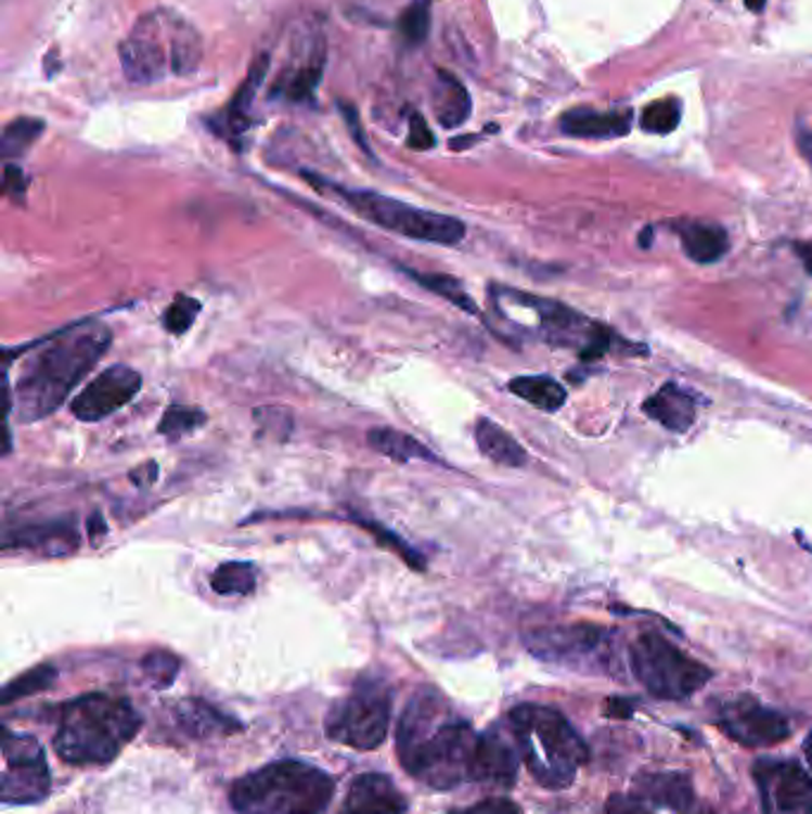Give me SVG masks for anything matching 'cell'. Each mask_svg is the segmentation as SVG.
Returning <instances> with one entry per match:
<instances>
[{
    "instance_id": "obj_48",
    "label": "cell",
    "mask_w": 812,
    "mask_h": 814,
    "mask_svg": "<svg viewBox=\"0 0 812 814\" xmlns=\"http://www.w3.org/2000/svg\"><path fill=\"white\" fill-rule=\"evenodd\" d=\"M744 3H746V8H748V10H753V12H762V10H765V3H768V0H744Z\"/></svg>"
},
{
    "instance_id": "obj_22",
    "label": "cell",
    "mask_w": 812,
    "mask_h": 814,
    "mask_svg": "<svg viewBox=\"0 0 812 814\" xmlns=\"http://www.w3.org/2000/svg\"><path fill=\"white\" fill-rule=\"evenodd\" d=\"M679 236H682L684 253L698 264L718 262L730 250V236L720 224L684 222L679 224Z\"/></svg>"
},
{
    "instance_id": "obj_46",
    "label": "cell",
    "mask_w": 812,
    "mask_h": 814,
    "mask_svg": "<svg viewBox=\"0 0 812 814\" xmlns=\"http://www.w3.org/2000/svg\"><path fill=\"white\" fill-rule=\"evenodd\" d=\"M798 148H801L803 157L812 165V131L803 129L801 133H798Z\"/></svg>"
},
{
    "instance_id": "obj_21",
    "label": "cell",
    "mask_w": 812,
    "mask_h": 814,
    "mask_svg": "<svg viewBox=\"0 0 812 814\" xmlns=\"http://www.w3.org/2000/svg\"><path fill=\"white\" fill-rule=\"evenodd\" d=\"M475 441L479 453L491 460L495 465L503 467H525L527 465V451L519 445L511 434H507L501 424L493 419L479 417L475 424Z\"/></svg>"
},
{
    "instance_id": "obj_1",
    "label": "cell",
    "mask_w": 812,
    "mask_h": 814,
    "mask_svg": "<svg viewBox=\"0 0 812 814\" xmlns=\"http://www.w3.org/2000/svg\"><path fill=\"white\" fill-rule=\"evenodd\" d=\"M481 734L451 714L434 690H417L398 726V755L408 774L436 791L475 781Z\"/></svg>"
},
{
    "instance_id": "obj_26",
    "label": "cell",
    "mask_w": 812,
    "mask_h": 814,
    "mask_svg": "<svg viewBox=\"0 0 812 814\" xmlns=\"http://www.w3.org/2000/svg\"><path fill=\"white\" fill-rule=\"evenodd\" d=\"M179 722L193 736H212V734H232L239 732L241 724H234L222 712H217L212 705L203 700H184L179 705Z\"/></svg>"
},
{
    "instance_id": "obj_2",
    "label": "cell",
    "mask_w": 812,
    "mask_h": 814,
    "mask_svg": "<svg viewBox=\"0 0 812 814\" xmlns=\"http://www.w3.org/2000/svg\"><path fill=\"white\" fill-rule=\"evenodd\" d=\"M113 334L95 322H79L53 334L24 362L15 388L8 386V415L31 424L51 417L72 388L101 362Z\"/></svg>"
},
{
    "instance_id": "obj_44",
    "label": "cell",
    "mask_w": 812,
    "mask_h": 814,
    "mask_svg": "<svg viewBox=\"0 0 812 814\" xmlns=\"http://www.w3.org/2000/svg\"><path fill=\"white\" fill-rule=\"evenodd\" d=\"M129 479L137 486H151L157 479V463H145L139 469L129 471Z\"/></svg>"
},
{
    "instance_id": "obj_32",
    "label": "cell",
    "mask_w": 812,
    "mask_h": 814,
    "mask_svg": "<svg viewBox=\"0 0 812 814\" xmlns=\"http://www.w3.org/2000/svg\"><path fill=\"white\" fill-rule=\"evenodd\" d=\"M205 419H208V415H205L201 408L169 405L165 410L160 424H157V434L167 436V439H172V441H179V439H184V436L198 431L205 424Z\"/></svg>"
},
{
    "instance_id": "obj_14",
    "label": "cell",
    "mask_w": 812,
    "mask_h": 814,
    "mask_svg": "<svg viewBox=\"0 0 812 814\" xmlns=\"http://www.w3.org/2000/svg\"><path fill=\"white\" fill-rule=\"evenodd\" d=\"M608 641V631L596 624H565L527 631L525 646L539 660L577 664Z\"/></svg>"
},
{
    "instance_id": "obj_19",
    "label": "cell",
    "mask_w": 812,
    "mask_h": 814,
    "mask_svg": "<svg viewBox=\"0 0 812 814\" xmlns=\"http://www.w3.org/2000/svg\"><path fill=\"white\" fill-rule=\"evenodd\" d=\"M644 412L670 431H686L696 422V398L682 386L665 384L644 403Z\"/></svg>"
},
{
    "instance_id": "obj_31",
    "label": "cell",
    "mask_w": 812,
    "mask_h": 814,
    "mask_svg": "<svg viewBox=\"0 0 812 814\" xmlns=\"http://www.w3.org/2000/svg\"><path fill=\"white\" fill-rule=\"evenodd\" d=\"M43 129L46 125L36 117L12 119L3 129V139H0V151H3V157H17L22 153H27L34 145V141L41 137Z\"/></svg>"
},
{
    "instance_id": "obj_30",
    "label": "cell",
    "mask_w": 812,
    "mask_h": 814,
    "mask_svg": "<svg viewBox=\"0 0 812 814\" xmlns=\"http://www.w3.org/2000/svg\"><path fill=\"white\" fill-rule=\"evenodd\" d=\"M401 272H405L410 279H415L420 286L431 290V294L446 298L448 302H453V306H457L460 310H465L469 314H479L477 302L467 296V290L457 282V279L446 276V274H424V272L408 270V267H401Z\"/></svg>"
},
{
    "instance_id": "obj_18",
    "label": "cell",
    "mask_w": 812,
    "mask_h": 814,
    "mask_svg": "<svg viewBox=\"0 0 812 814\" xmlns=\"http://www.w3.org/2000/svg\"><path fill=\"white\" fill-rule=\"evenodd\" d=\"M634 796L641 803L668 807L674 812L691 810L696 800L691 779L682 772H644L634 779Z\"/></svg>"
},
{
    "instance_id": "obj_10",
    "label": "cell",
    "mask_w": 812,
    "mask_h": 814,
    "mask_svg": "<svg viewBox=\"0 0 812 814\" xmlns=\"http://www.w3.org/2000/svg\"><path fill=\"white\" fill-rule=\"evenodd\" d=\"M714 724L722 728V734L748 748L777 746L791 736V724L784 714L750 696H734L720 702Z\"/></svg>"
},
{
    "instance_id": "obj_27",
    "label": "cell",
    "mask_w": 812,
    "mask_h": 814,
    "mask_svg": "<svg viewBox=\"0 0 812 814\" xmlns=\"http://www.w3.org/2000/svg\"><path fill=\"white\" fill-rule=\"evenodd\" d=\"M507 388H511V393L527 400L529 405H534L543 412L560 410L567 400V391L563 388V384H557L555 379H551V376H543V374L517 376V379L507 384Z\"/></svg>"
},
{
    "instance_id": "obj_7",
    "label": "cell",
    "mask_w": 812,
    "mask_h": 814,
    "mask_svg": "<svg viewBox=\"0 0 812 814\" xmlns=\"http://www.w3.org/2000/svg\"><path fill=\"white\" fill-rule=\"evenodd\" d=\"M629 664L639 684L660 700H684L712 679L706 664L688 658L660 634L639 636L629 648Z\"/></svg>"
},
{
    "instance_id": "obj_25",
    "label": "cell",
    "mask_w": 812,
    "mask_h": 814,
    "mask_svg": "<svg viewBox=\"0 0 812 814\" xmlns=\"http://www.w3.org/2000/svg\"><path fill=\"white\" fill-rule=\"evenodd\" d=\"M368 443L372 451L382 453L384 457L394 460V463L398 465H408L410 460H429V463H439V457H436L427 445L391 427H377L368 431Z\"/></svg>"
},
{
    "instance_id": "obj_35",
    "label": "cell",
    "mask_w": 812,
    "mask_h": 814,
    "mask_svg": "<svg viewBox=\"0 0 812 814\" xmlns=\"http://www.w3.org/2000/svg\"><path fill=\"white\" fill-rule=\"evenodd\" d=\"M198 312H201V300L191 298L186 294H177V298L172 300V306H169L163 314L165 330L169 334H175V336L186 334L191 330V324L196 322Z\"/></svg>"
},
{
    "instance_id": "obj_6",
    "label": "cell",
    "mask_w": 812,
    "mask_h": 814,
    "mask_svg": "<svg viewBox=\"0 0 812 814\" xmlns=\"http://www.w3.org/2000/svg\"><path fill=\"white\" fill-rule=\"evenodd\" d=\"M302 177H308L320 191L330 189L334 196H338V201H344L348 205L350 210L391 234L405 236L412 241L436 243V246H455V243L465 238V232H467L465 222H460L453 215L415 208V205H410V203L382 196V193L377 191L332 186L330 181H320L310 172H306Z\"/></svg>"
},
{
    "instance_id": "obj_28",
    "label": "cell",
    "mask_w": 812,
    "mask_h": 814,
    "mask_svg": "<svg viewBox=\"0 0 812 814\" xmlns=\"http://www.w3.org/2000/svg\"><path fill=\"white\" fill-rule=\"evenodd\" d=\"M268 67H270V57L260 55L256 63H253L246 81L239 87L232 105L227 107V127L232 133H244L248 129V107L253 99H256V91L260 89L265 75H268Z\"/></svg>"
},
{
    "instance_id": "obj_39",
    "label": "cell",
    "mask_w": 812,
    "mask_h": 814,
    "mask_svg": "<svg viewBox=\"0 0 812 814\" xmlns=\"http://www.w3.org/2000/svg\"><path fill=\"white\" fill-rule=\"evenodd\" d=\"M408 145L412 151H431L436 145L434 131L429 129L427 119H424L420 113L410 115V127H408Z\"/></svg>"
},
{
    "instance_id": "obj_40",
    "label": "cell",
    "mask_w": 812,
    "mask_h": 814,
    "mask_svg": "<svg viewBox=\"0 0 812 814\" xmlns=\"http://www.w3.org/2000/svg\"><path fill=\"white\" fill-rule=\"evenodd\" d=\"M448 814H523V810H519L513 800H507V798H487L477 805L453 810Z\"/></svg>"
},
{
    "instance_id": "obj_34",
    "label": "cell",
    "mask_w": 812,
    "mask_h": 814,
    "mask_svg": "<svg viewBox=\"0 0 812 814\" xmlns=\"http://www.w3.org/2000/svg\"><path fill=\"white\" fill-rule=\"evenodd\" d=\"M431 24V0H412V3L403 10L398 27H401L403 41L410 46L424 43L429 34Z\"/></svg>"
},
{
    "instance_id": "obj_8",
    "label": "cell",
    "mask_w": 812,
    "mask_h": 814,
    "mask_svg": "<svg viewBox=\"0 0 812 814\" xmlns=\"http://www.w3.org/2000/svg\"><path fill=\"white\" fill-rule=\"evenodd\" d=\"M391 722V688L377 676H360L353 690L326 720V734L336 744L374 750L384 744Z\"/></svg>"
},
{
    "instance_id": "obj_23",
    "label": "cell",
    "mask_w": 812,
    "mask_h": 814,
    "mask_svg": "<svg viewBox=\"0 0 812 814\" xmlns=\"http://www.w3.org/2000/svg\"><path fill=\"white\" fill-rule=\"evenodd\" d=\"M165 17L169 31V65H172V72L179 77L193 75L203 57L201 36L181 17L169 15V12H165Z\"/></svg>"
},
{
    "instance_id": "obj_50",
    "label": "cell",
    "mask_w": 812,
    "mask_h": 814,
    "mask_svg": "<svg viewBox=\"0 0 812 814\" xmlns=\"http://www.w3.org/2000/svg\"><path fill=\"white\" fill-rule=\"evenodd\" d=\"M805 755H808V762H810V767H812V734L805 740Z\"/></svg>"
},
{
    "instance_id": "obj_11",
    "label": "cell",
    "mask_w": 812,
    "mask_h": 814,
    "mask_svg": "<svg viewBox=\"0 0 812 814\" xmlns=\"http://www.w3.org/2000/svg\"><path fill=\"white\" fill-rule=\"evenodd\" d=\"M765 814H812V774L791 760H760L753 767Z\"/></svg>"
},
{
    "instance_id": "obj_12",
    "label": "cell",
    "mask_w": 812,
    "mask_h": 814,
    "mask_svg": "<svg viewBox=\"0 0 812 814\" xmlns=\"http://www.w3.org/2000/svg\"><path fill=\"white\" fill-rule=\"evenodd\" d=\"M141 374L127 364H113V367L95 374L93 379L81 388L77 398H72V415L81 422H101L123 410L129 400L141 391Z\"/></svg>"
},
{
    "instance_id": "obj_41",
    "label": "cell",
    "mask_w": 812,
    "mask_h": 814,
    "mask_svg": "<svg viewBox=\"0 0 812 814\" xmlns=\"http://www.w3.org/2000/svg\"><path fill=\"white\" fill-rule=\"evenodd\" d=\"M338 111H341V115H344V119H346V125H348V129H350V137L356 139V143L360 145L362 153L372 155V148H370V143H368V137H365V129H362V125H360V115H358V111H356V105H350V103H338Z\"/></svg>"
},
{
    "instance_id": "obj_5",
    "label": "cell",
    "mask_w": 812,
    "mask_h": 814,
    "mask_svg": "<svg viewBox=\"0 0 812 814\" xmlns=\"http://www.w3.org/2000/svg\"><path fill=\"white\" fill-rule=\"evenodd\" d=\"M334 791V779L320 767L282 760L241 776L229 800L239 814H324Z\"/></svg>"
},
{
    "instance_id": "obj_24",
    "label": "cell",
    "mask_w": 812,
    "mask_h": 814,
    "mask_svg": "<svg viewBox=\"0 0 812 814\" xmlns=\"http://www.w3.org/2000/svg\"><path fill=\"white\" fill-rule=\"evenodd\" d=\"M436 79H439V89H436L434 95V107L441 127L455 129L460 125H465L472 113V99L467 89L463 87V81L455 79L451 72L446 69L436 72Z\"/></svg>"
},
{
    "instance_id": "obj_37",
    "label": "cell",
    "mask_w": 812,
    "mask_h": 814,
    "mask_svg": "<svg viewBox=\"0 0 812 814\" xmlns=\"http://www.w3.org/2000/svg\"><path fill=\"white\" fill-rule=\"evenodd\" d=\"M679 119H682L679 103L674 99H665L646 107L644 115H641V127L650 133H670L676 129Z\"/></svg>"
},
{
    "instance_id": "obj_38",
    "label": "cell",
    "mask_w": 812,
    "mask_h": 814,
    "mask_svg": "<svg viewBox=\"0 0 812 814\" xmlns=\"http://www.w3.org/2000/svg\"><path fill=\"white\" fill-rule=\"evenodd\" d=\"M141 670L143 674L151 679V684L157 686V688H167L169 684L175 682L177 674H179V660L175 658L172 653H165V650H155V653H149L141 662Z\"/></svg>"
},
{
    "instance_id": "obj_36",
    "label": "cell",
    "mask_w": 812,
    "mask_h": 814,
    "mask_svg": "<svg viewBox=\"0 0 812 814\" xmlns=\"http://www.w3.org/2000/svg\"><path fill=\"white\" fill-rule=\"evenodd\" d=\"M356 525L358 527H365L374 539H377L379 545H384V548H389L394 553L401 555V560H405L412 569H424V563H422V555L417 551H412L410 545L401 539L396 537L394 531H389L386 527H382L379 521H372V519H362V517H356Z\"/></svg>"
},
{
    "instance_id": "obj_49",
    "label": "cell",
    "mask_w": 812,
    "mask_h": 814,
    "mask_svg": "<svg viewBox=\"0 0 812 814\" xmlns=\"http://www.w3.org/2000/svg\"><path fill=\"white\" fill-rule=\"evenodd\" d=\"M641 246H644V248L650 246V227L644 229V234H641Z\"/></svg>"
},
{
    "instance_id": "obj_16",
    "label": "cell",
    "mask_w": 812,
    "mask_h": 814,
    "mask_svg": "<svg viewBox=\"0 0 812 814\" xmlns=\"http://www.w3.org/2000/svg\"><path fill=\"white\" fill-rule=\"evenodd\" d=\"M338 814H408V800L389 776L362 774L350 784L348 798Z\"/></svg>"
},
{
    "instance_id": "obj_20",
    "label": "cell",
    "mask_w": 812,
    "mask_h": 814,
    "mask_svg": "<svg viewBox=\"0 0 812 814\" xmlns=\"http://www.w3.org/2000/svg\"><path fill=\"white\" fill-rule=\"evenodd\" d=\"M560 129L575 139H615L632 129V113H596L589 107L569 111L560 119Z\"/></svg>"
},
{
    "instance_id": "obj_3",
    "label": "cell",
    "mask_w": 812,
    "mask_h": 814,
    "mask_svg": "<svg viewBox=\"0 0 812 814\" xmlns=\"http://www.w3.org/2000/svg\"><path fill=\"white\" fill-rule=\"evenodd\" d=\"M141 716L125 698L87 694L60 710L55 752L69 764H105L139 734Z\"/></svg>"
},
{
    "instance_id": "obj_9",
    "label": "cell",
    "mask_w": 812,
    "mask_h": 814,
    "mask_svg": "<svg viewBox=\"0 0 812 814\" xmlns=\"http://www.w3.org/2000/svg\"><path fill=\"white\" fill-rule=\"evenodd\" d=\"M3 786L0 798L8 805H31L51 793V772H48L43 748L31 736H17L10 728L3 732Z\"/></svg>"
},
{
    "instance_id": "obj_42",
    "label": "cell",
    "mask_w": 812,
    "mask_h": 814,
    "mask_svg": "<svg viewBox=\"0 0 812 814\" xmlns=\"http://www.w3.org/2000/svg\"><path fill=\"white\" fill-rule=\"evenodd\" d=\"M605 814H653L636 796H610Z\"/></svg>"
},
{
    "instance_id": "obj_4",
    "label": "cell",
    "mask_w": 812,
    "mask_h": 814,
    "mask_svg": "<svg viewBox=\"0 0 812 814\" xmlns=\"http://www.w3.org/2000/svg\"><path fill=\"white\" fill-rule=\"evenodd\" d=\"M507 728L537 784L551 791L575 781L589 762V748L565 716L545 705L525 702L507 714Z\"/></svg>"
},
{
    "instance_id": "obj_17",
    "label": "cell",
    "mask_w": 812,
    "mask_h": 814,
    "mask_svg": "<svg viewBox=\"0 0 812 814\" xmlns=\"http://www.w3.org/2000/svg\"><path fill=\"white\" fill-rule=\"evenodd\" d=\"M5 548H29L48 557H65L79 548V533L75 521L53 519L8 533Z\"/></svg>"
},
{
    "instance_id": "obj_33",
    "label": "cell",
    "mask_w": 812,
    "mask_h": 814,
    "mask_svg": "<svg viewBox=\"0 0 812 814\" xmlns=\"http://www.w3.org/2000/svg\"><path fill=\"white\" fill-rule=\"evenodd\" d=\"M55 676H57V672H55V667H51V664L34 667V670L24 672L17 679H12V682L5 686L3 702L10 705V702H15L17 698H27V696L39 694V690H46L48 686L55 682Z\"/></svg>"
},
{
    "instance_id": "obj_47",
    "label": "cell",
    "mask_w": 812,
    "mask_h": 814,
    "mask_svg": "<svg viewBox=\"0 0 812 814\" xmlns=\"http://www.w3.org/2000/svg\"><path fill=\"white\" fill-rule=\"evenodd\" d=\"M477 141V137H463V139H453L451 141V148L453 151H463V148H467V145L469 143H475Z\"/></svg>"
},
{
    "instance_id": "obj_29",
    "label": "cell",
    "mask_w": 812,
    "mask_h": 814,
    "mask_svg": "<svg viewBox=\"0 0 812 814\" xmlns=\"http://www.w3.org/2000/svg\"><path fill=\"white\" fill-rule=\"evenodd\" d=\"M210 586L220 595H250L258 586V569L246 560L224 563L212 572Z\"/></svg>"
},
{
    "instance_id": "obj_15",
    "label": "cell",
    "mask_w": 812,
    "mask_h": 814,
    "mask_svg": "<svg viewBox=\"0 0 812 814\" xmlns=\"http://www.w3.org/2000/svg\"><path fill=\"white\" fill-rule=\"evenodd\" d=\"M517 744L507 740L501 728H489L487 734H481L475 762V781L511 788L517 779Z\"/></svg>"
},
{
    "instance_id": "obj_13",
    "label": "cell",
    "mask_w": 812,
    "mask_h": 814,
    "mask_svg": "<svg viewBox=\"0 0 812 814\" xmlns=\"http://www.w3.org/2000/svg\"><path fill=\"white\" fill-rule=\"evenodd\" d=\"M165 31V12L143 15L127 39L119 43V63L131 83H153L165 77L169 55L165 53L160 36Z\"/></svg>"
},
{
    "instance_id": "obj_43",
    "label": "cell",
    "mask_w": 812,
    "mask_h": 814,
    "mask_svg": "<svg viewBox=\"0 0 812 814\" xmlns=\"http://www.w3.org/2000/svg\"><path fill=\"white\" fill-rule=\"evenodd\" d=\"M24 189H27V179H24V172L15 165L5 167V193L15 201L24 196Z\"/></svg>"
},
{
    "instance_id": "obj_45",
    "label": "cell",
    "mask_w": 812,
    "mask_h": 814,
    "mask_svg": "<svg viewBox=\"0 0 812 814\" xmlns=\"http://www.w3.org/2000/svg\"><path fill=\"white\" fill-rule=\"evenodd\" d=\"M634 712V700H624V698H610L608 700V714L610 716H632Z\"/></svg>"
}]
</instances>
